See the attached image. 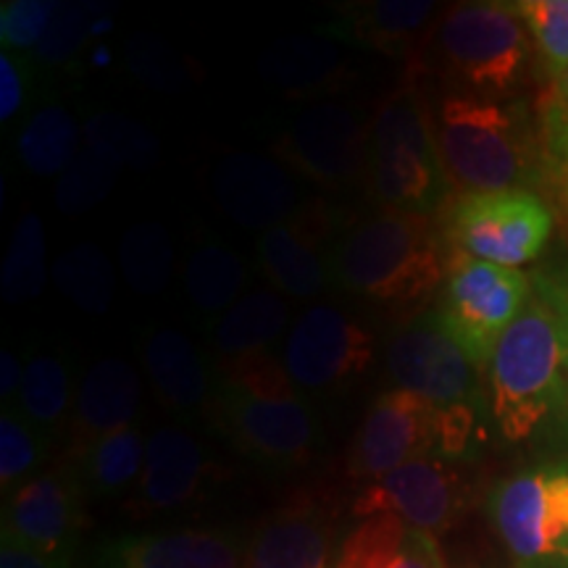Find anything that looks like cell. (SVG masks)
Returning a JSON list of instances; mask_svg holds the SVG:
<instances>
[{
  "label": "cell",
  "mask_w": 568,
  "mask_h": 568,
  "mask_svg": "<svg viewBox=\"0 0 568 568\" xmlns=\"http://www.w3.org/2000/svg\"><path fill=\"white\" fill-rule=\"evenodd\" d=\"M531 295V276L456 253L447 261L437 314L479 372L489 368L495 347Z\"/></svg>",
  "instance_id": "cell-7"
},
{
  "label": "cell",
  "mask_w": 568,
  "mask_h": 568,
  "mask_svg": "<svg viewBox=\"0 0 568 568\" xmlns=\"http://www.w3.org/2000/svg\"><path fill=\"white\" fill-rule=\"evenodd\" d=\"M0 568H71L69 556H45L13 539H0Z\"/></svg>",
  "instance_id": "cell-43"
},
{
  "label": "cell",
  "mask_w": 568,
  "mask_h": 568,
  "mask_svg": "<svg viewBox=\"0 0 568 568\" xmlns=\"http://www.w3.org/2000/svg\"><path fill=\"white\" fill-rule=\"evenodd\" d=\"M251 539L237 527H174L105 539L95 568H245Z\"/></svg>",
  "instance_id": "cell-17"
},
{
  "label": "cell",
  "mask_w": 568,
  "mask_h": 568,
  "mask_svg": "<svg viewBox=\"0 0 568 568\" xmlns=\"http://www.w3.org/2000/svg\"><path fill=\"white\" fill-rule=\"evenodd\" d=\"M545 140L552 155L568 163V71L556 82L548 109H545Z\"/></svg>",
  "instance_id": "cell-42"
},
{
  "label": "cell",
  "mask_w": 568,
  "mask_h": 568,
  "mask_svg": "<svg viewBox=\"0 0 568 568\" xmlns=\"http://www.w3.org/2000/svg\"><path fill=\"white\" fill-rule=\"evenodd\" d=\"M17 410L45 435H59L71 410V376L59 355L40 353L24 366Z\"/></svg>",
  "instance_id": "cell-30"
},
{
  "label": "cell",
  "mask_w": 568,
  "mask_h": 568,
  "mask_svg": "<svg viewBox=\"0 0 568 568\" xmlns=\"http://www.w3.org/2000/svg\"><path fill=\"white\" fill-rule=\"evenodd\" d=\"M489 414L508 443H527L564 408L568 389V274L531 276V295L489 361Z\"/></svg>",
  "instance_id": "cell-1"
},
{
  "label": "cell",
  "mask_w": 568,
  "mask_h": 568,
  "mask_svg": "<svg viewBox=\"0 0 568 568\" xmlns=\"http://www.w3.org/2000/svg\"><path fill=\"white\" fill-rule=\"evenodd\" d=\"M211 477V460L193 432L161 426L148 437L145 466L134 487V510L169 514L201 497Z\"/></svg>",
  "instance_id": "cell-19"
},
{
  "label": "cell",
  "mask_w": 568,
  "mask_h": 568,
  "mask_svg": "<svg viewBox=\"0 0 568 568\" xmlns=\"http://www.w3.org/2000/svg\"><path fill=\"white\" fill-rule=\"evenodd\" d=\"M366 182L382 211L432 216L447 197V174L439 159L435 113L416 74L382 101L368 124Z\"/></svg>",
  "instance_id": "cell-5"
},
{
  "label": "cell",
  "mask_w": 568,
  "mask_h": 568,
  "mask_svg": "<svg viewBox=\"0 0 568 568\" xmlns=\"http://www.w3.org/2000/svg\"><path fill=\"white\" fill-rule=\"evenodd\" d=\"M345 69L343 42L326 32L282 38L258 59L261 77L293 98L335 90Z\"/></svg>",
  "instance_id": "cell-25"
},
{
  "label": "cell",
  "mask_w": 568,
  "mask_h": 568,
  "mask_svg": "<svg viewBox=\"0 0 568 568\" xmlns=\"http://www.w3.org/2000/svg\"><path fill=\"white\" fill-rule=\"evenodd\" d=\"M45 287V232L38 213H24L11 234L3 272H0V295L9 305L30 303Z\"/></svg>",
  "instance_id": "cell-33"
},
{
  "label": "cell",
  "mask_w": 568,
  "mask_h": 568,
  "mask_svg": "<svg viewBox=\"0 0 568 568\" xmlns=\"http://www.w3.org/2000/svg\"><path fill=\"white\" fill-rule=\"evenodd\" d=\"M435 134L447 182L464 193H503L537 184L542 151L524 103L468 92L439 98Z\"/></svg>",
  "instance_id": "cell-4"
},
{
  "label": "cell",
  "mask_w": 568,
  "mask_h": 568,
  "mask_svg": "<svg viewBox=\"0 0 568 568\" xmlns=\"http://www.w3.org/2000/svg\"><path fill=\"white\" fill-rule=\"evenodd\" d=\"M142 406V379L122 358H103L84 374L71 416V456L92 439L134 426Z\"/></svg>",
  "instance_id": "cell-21"
},
{
  "label": "cell",
  "mask_w": 568,
  "mask_h": 568,
  "mask_svg": "<svg viewBox=\"0 0 568 568\" xmlns=\"http://www.w3.org/2000/svg\"><path fill=\"white\" fill-rule=\"evenodd\" d=\"M290 322V308L272 290H253L224 311L213 326V347L226 358L268 353Z\"/></svg>",
  "instance_id": "cell-26"
},
{
  "label": "cell",
  "mask_w": 568,
  "mask_h": 568,
  "mask_svg": "<svg viewBox=\"0 0 568 568\" xmlns=\"http://www.w3.org/2000/svg\"><path fill=\"white\" fill-rule=\"evenodd\" d=\"M84 489L74 466H55L40 471L6 495L3 537L45 556H69L88 514Z\"/></svg>",
  "instance_id": "cell-15"
},
{
  "label": "cell",
  "mask_w": 568,
  "mask_h": 568,
  "mask_svg": "<svg viewBox=\"0 0 568 568\" xmlns=\"http://www.w3.org/2000/svg\"><path fill=\"white\" fill-rule=\"evenodd\" d=\"M80 126L63 105L40 109L19 132L17 155L27 172L38 176L67 174L77 161Z\"/></svg>",
  "instance_id": "cell-29"
},
{
  "label": "cell",
  "mask_w": 568,
  "mask_h": 568,
  "mask_svg": "<svg viewBox=\"0 0 568 568\" xmlns=\"http://www.w3.org/2000/svg\"><path fill=\"white\" fill-rule=\"evenodd\" d=\"M445 255L432 216L379 211L347 224L332 255V282L382 308L410 314L445 282Z\"/></svg>",
  "instance_id": "cell-3"
},
{
  "label": "cell",
  "mask_w": 568,
  "mask_h": 568,
  "mask_svg": "<svg viewBox=\"0 0 568 568\" xmlns=\"http://www.w3.org/2000/svg\"><path fill=\"white\" fill-rule=\"evenodd\" d=\"M345 213L324 201H308L287 222L258 240V264L276 290L316 297L332 282V255L343 237Z\"/></svg>",
  "instance_id": "cell-14"
},
{
  "label": "cell",
  "mask_w": 568,
  "mask_h": 568,
  "mask_svg": "<svg viewBox=\"0 0 568 568\" xmlns=\"http://www.w3.org/2000/svg\"><path fill=\"white\" fill-rule=\"evenodd\" d=\"M84 138L92 153L116 169H151L161 153L159 138L122 113H92L84 122Z\"/></svg>",
  "instance_id": "cell-34"
},
{
  "label": "cell",
  "mask_w": 568,
  "mask_h": 568,
  "mask_svg": "<svg viewBox=\"0 0 568 568\" xmlns=\"http://www.w3.org/2000/svg\"><path fill=\"white\" fill-rule=\"evenodd\" d=\"M437 408L408 389L376 395L347 450L351 479H382L408 460L435 453Z\"/></svg>",
  "instance_id": "cell-16"
},
{
  "label": "cell",
  "mask_w": 568,
  "mask_h": 568,
  "mask_svg": "<svg viewBox=\"0 0 568 568\" xmlns=\"http://www.w3.org/2000/svg\"><path fill=\"white\" fill-rule=\"evenodd\" d=\"M376 337L368 326L335 305L303 311L284 343V368L301 393H345L372 372Z\"/></svg>",
  "instance_id": "cell-11"
},
{
  "label": "cell",
  "mask_w": 568,
  "mask_h": 568,
  "mask_svg": "<svg viewBox=\"0 0 568 568\" xmlns=\"http://www.w3.org/2000/svg\"><path fill=\"white\" fill-rule=\"evenodd\" d=\"M95 3H63L61 11L42 34V40L34 48V59L45 67H61L74 59L84 45V40L95 32V17L101 11Z\"/></svg>",
  "instance_id": "cell-38"
},
{
  "label": "cell",
  "mask_w": 568,
  "mask_h": 568,
  "mask_svg": "<svg viewBox=\"0 0 568 568\" xmlns=\"http://www.w3.org/2000/svg\"><path fill=\"white\" fill-rule=\"evenodd\" d=\"M489 521L521 568H568V458L495 485Z\"/></svg>",
  "instance_id": "cell-8"
},
{
  "label": "cell",
  "mask_w": 568,
  "mask_h": 568,
  "mask_svg": "<svg viewBox=\"0 0 568 568\" xmlns=\"http://www.w3.org/2000/svg\"><path fill=\"white\" fill-rule=\"evenodd\" d=\"M429 51L445 80L497 98L521 82L529 32L516 3H458L439 19Z\"/></svg>",
  "instance_id": "cell-6"
},
{
  "label": "cell",
  "mask_w": 568,
  "mask_h": 568,
  "mask_svg": "<svg viewBox=\"0 0 568 568\" xmlns=\"http://www.w3.org/2000/svg\"><path fill=\"white\" fill-rule=\"evenodd\" d=\"M468 485L453 460L429 456L414 458L382 479L368 481L353 500L351 514L358 518L395 516L408 527L437 537L453 529L464 516Z\"/></svg>",
  "instance_id": "cell-12"
},
{
  "label": "cell",
  "mask_w": 568,
  "mask_h": 568,
  "mask_svg": "<svg viewBox=\"0 0 568 568\" xmlns=\"http://www.w3.org/2000/svg\"><path fill=\"white\" fill-rule=\"evenodd\" d=\"M389 379L437 410L489 408V393L479 387V368L447 335L437 308H424L395 326L385 347Z\"/></svg>",
  "instance_id": "cell-10"
},
{
  "label": "cell",
  "mask_w": 568,
  "mask_h": 568,
  "mask_svg": "<svg viewBox=\"0 0 568 568\" xmlns=\"http://www.w3.org/2000/svg\"><path fill=\"white\" fill-rule=\"evenodd\" d=\"M32 88V61L19 53H0V122L9 124L27 103Z\"/></svg>",
  "instance_id": "cell-41"
},
{
  "label": "cell",
  "mask_w": 568,
  "mask_h": 568,
  "mask_svg": "<svg viewBox=\"0 0 568 568\" xmlns=\"http://www.w3.org/2000/svg\"><path fill=\"white\" fill-rule=\"evenodd\" d=\"M245 568H332V514L297 495L253 531Z\"/></svg>",
  "instance_id": "cell-20"
},
{
  "label": "cell",
  "mask_w": 568,
  "mask_h": 568,
  "mask_svg": "<svg viewBox=\"0 0 568 568\" xmlns=\"http://www.w3.org/2000/svg\"><path fill=\"white\" fill-rule=\"evenodd\" d=\"M213 195L232 222L274 230L301 209L297 187L282 163L255 153H232L213 172Z\"/></svg>",
  "instance_id": "cell-18"
},
{
  "label": "cell",
  "mask_w": 568,
  "mask_h": 568,
  "mask_svg": "<svg viewBox=\"0 0 568 568\" xmlns=\"http://www.w3.org/2000/svg\"><path fill=\"white\" fill-rule=\"evenodd\" d=\"M518 13L552 82L568 71V0H521Z\"/></svg>",
  "instance_id": "cell-36"
},
{
  "label": "cell",
  "mask_w": 568,
  "mask_h": 568,
  "mask_svg": "<svg viewBox=\"0 0 568 568\" xmlns=\"http://www.w3.org/2000/svg\"><path fill=\"white\" fill-rule=\"evenodd\" d=\"M119 268L134 293L155 295L166 290L174 272V245L155 222L132 224L119 245Z\"/></svg>",
  "instance_id": "cell-32"
},
{
  "label": "cell",
  "mask_w": 568,
  "mask_h": 568,
  "mask_svg": "<svg viewBox=\"0 0 568 568\" xmlns=\"http://www.w3.org/2000/svg\"><path fill=\"white\" fill-rule=\"evenodd\" d=\"M63 3L55 0H6L0 6V45L3 51H34Z\"/></svg>",
  "instance_id": "cell-39"
},
{
  "label": "cell",
  "mask_w": 568,
  "mask_h": 568,
  "mask_svg": "<svg viewBox=\"0 0 568 568\" xmlns=\"http://www.w3.org/2000/svg\"><path fill=\"white\" fill-rule=\"evenodd\" d=\"M445 234L456 253L506 268L539 258L552 234V213L529 190L464 193L450 205Z\"/></svg>",
  "instance_id": "cell-9"
},
{
  "label": "cell",
  "mask_w": 568,
  "mask_h": 568,
  "mask_svg": "<svg viewBox=\"0 0 568 568\" xmlns=\"http://www.w3.org/2000/svg\"><path fill=\"white\" fill-rule=\"evenodd\" d=\"M126 59L132 63L134 77H140L142 82H148L155 90H176L187 82L182 59H176L172 48H166L155 38H145V34L132 38Z\"/></svg>",
  "instance_id": "cell-40"
},
{
  "label": "cell",
  "mask_w": 568,
  "mask_h": 568,
  "mask_svg": "<svg viewBox=\"0 0 568 568\" xmlns=\"http://www.w3.org/2000/svg\"><path fill=\"white\" fill-rule=\"evenodd\" d=\"M21 382H24V366L19 364L17 355L3 351L0 353V395H3V400L19 395Z\"/></svg>",
  "instance_id": "cell-44"
},
{
  "label": "cell",
  "mask_w": 568,
  "mask_h": 568,
  "mask_svg": "<svg viewBox=\"0 0 568 568\" xmlns=\"http://www.w3.org/2000/svg\"><path fill=\"white\" fill-rule=\"evenodd\" d=\"M332 568H445V558L437 537L382 514L347 531Z\"/></svg>",
  "instance_id": "cell-24"
},
{
  "label": "cell",
  "mask_w": 568,
  "mask_h": 568,
  "mask_svg": "<svg viewBox=\"0 0 568 568\" xmlns=\"http://www.w3.org/2000/svg\"><path fill=\"white\" fill-rule=\"evenodd\" d=\"M280 159L329 190L353 187L366 180L368 124L361 122L347 105L318 103L303 111L276 140Z\"/></svg>",
  "instance_id": "cell-13"
},
{
  "label": "cell",
  "mask_w": 568,
  "mask_h": 568,
  "mask_svg": "<svg viewBox=\"0 0 568 568\" xmlns=\"http://www.w3.org/2000/svg\"><path fill=\"white\" fill-rule=\"evenodd\" d=\"M119 169L101 159L98 153L88 151L80 155L67 174H61L59 187H55V205L67 216H77L95 209L98 203H103L116 184Z\"/></svg>",
  "instance_id": "cell-37"
},
{
  "label": "cell",
  "mask_w": 568,
  "mask_h": 568,
  "mask_svg": "<svg viewBox=\"0 0 568 568\" xmlns=\"http://www.w3.org/2000/svg\"><path fill=\"white\" fill-rule=\"evenodd\" d=\"M142 364L159 400L172 414L193 418L211 408L213 376L182 332L153 329L142 345Z\"/></svg>",
  "instance_id": "cell-23"
},
{
  "label": "cell",
  "mask_w": 568,
  "mask_h": 568,
  "mask_svg": "<svg viewBox=\"0 0 568 568\" xmlns=\"http://www.w3.org/2000/svg\"><path fill=\"white\" fill-rule=\"evenodd\" d=\"M53 284L77 308L88 314H103L113 303L116 276L113 264L101 247L82 243L61 253L53 264Z\"/></svg>",
  "instance_id": "cell-31"
},
{
  "label": "cell",
  "mask_w": 568,
  "mask_h": 568,
  "mask_svg": "<svg viewBox=\"0 0 568 568\" xmlns=\"http://www.w3.org/2000/svg\"><path fill=\"white\" fill-rule=\"evenodd\" d=\"M184 293L201 314H224L243 297L247 266L230 247L205 243L184 264Z\"/></svg>",
  "instance_id": "cell-28"
},
{
  "label": "cell",
  "mask_w": 568,
  "mask_h": 568,
  "mask_svg": "<svg viewBox=\"0 0 568 568\" xmlns=\"http://www.w3.org/2000/svg\"><path fill=\"white\" fill-rule=\"evenodd\" d=\"M209 416L240 456L268 471H290L314 458L316 416L272 353L219 364Z\"/></svg>",
  "instance_id": "cell-2"
},
{
  "label": "cell",
  "mask_w": 568,
  "mask_h": 568,
  "mask_svg": "<svg viewBox=\"0 0 568 568\" xmlns=\"http://www.w3.org/2000/svg\"><path fill=\"white\" fill-rule=\"evenodd\" d=\"M51 450V435L27 422L17 408L0 414V485L9 495L45 460Z\"/></svg>",
  "instance_id": "cell-35"
},
{
  "label": "cell",
  "mask_w": 568,
  "mask_h": 568,
  "mask_svg": "<svg viewBox=\"0 0 568 568\" xmlns=\"http://www.w3.org/2000/svg\"><path fill=\"white\" fill-rule=\"evenodd\" d=\"M437 6L429 0H372L345 6L326 34L393 59H414L426 21Z\"/></svg>",
  "instance_id": "cell-22"
},
{
  "label": "cell",
  "mask_w": 568,
  "mask_h": 568,
  "mask_svg": "<svg viewBox=\"0 0 568 568\" xmlns=\"http://www.w3.org/2000/svg\"><path fill=\"white\" fill-rule=\"evenodd\" d=\"M145 447L148 439L138 426L111 432L82 447L74 456V468L88 495L113 497L138 485L145 466Z\"/></svg>",
  "instance_id": "cell-27"
}]
</instances>
